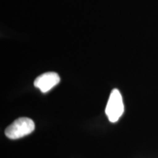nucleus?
Here are the masks:
<instances>
[{"label":"nucleus","mask_w":158,"mask_h":158,"mask_svg":"<svg viewBox=\"0 0 158 158\" xmlns=\"http://www.w3.org/2000/svg\"><path fill=\"white\" fill-rule=\"evenodd\" d=\"M35 123L31 118L21 117L15 120L5 130V135L10 139L15 140L27 136L34 131Z\"/></svg>","instance_id":"nucleus-1"},{"label":"nucleus","mask_w":158,"mask_h":158,"mask_svg":"<svg viewBox=\"0 0 158 158\" xmlns=\"http://www.w3.org/2000/svg\"><path fill=\"white\" fill-rule=\"evenodd\" d=\"M124 113V103L122 94L117 89L110 92L106 108V114L111 122H117Z\"/></svg>","instance_id":"nucleus-2"},{"label":"nucleus","mask_w":158,"mask_h":158,"mask_svg":"<svg viewBox=\"0 0 158 158\" xmlns=\"http://www.w3.org/2000/svg\"><path fill=\"white\" fill-rule=\"evenodd\" d=\"M59 82L60 77L56 73L48 72L37 77L34 81V85L43 93H46L56 86Z\"/></svg>","instance_id":"nucleus-3"}]
</instances>
